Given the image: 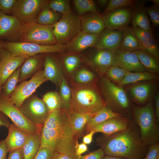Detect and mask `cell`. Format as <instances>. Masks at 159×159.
Segmentation results:
<instances>
[{"label": "cell", "mask_w": 159, "mask_h": 159, "mask_svg": "<svg viewBox=\"0 0 159 159\" xmlns=\"http://www.w3.org/2000/svg\"><path fill=\"white\" fill-rule=\"evenodd\" d=\"M1 56H0V62H1Z\"/></svg>", "instance_id": "obj_61"}, {"label": "cell", "mask_w": 159, "mask_h": 159, "mask_svg": "<svg viewBox=\"0 0 159 159\" xmlns=\"http://www.w3.org/2000/svg\"><path fill=\"white\" fill-rule=\"evenodd\" d=\"M53 26L54 35L57 44H59L69 43L81 32L80 16L72 11L62 14Z\"/></svg>", "instance_id": "obj_8"}, {"label": "cell", "mask_w": 159, "mask_h": 159, "mask_svg": "<svg viewBox=\"0 0 159 159\" xmlns=\"http://www.w3.org/2000/svg\"><path fill=\"white\" fill-rule=\"evenodd\" d=\"M80 17L81 31L83 32L99 36L106 28L101 14L88 12Z\"/></svg>", "instance_id": "obj_23"}, {"label": "cell", "mask_w": 159, "mask_h": 159, "mask_svg": "<svg viewBox=\"0 0 159 159\" xmlns=\"http://www.w3.org/2000/svg\"><path fill=\"white\" fill-rule=\"evenodd\" d=\"M59 87V91L58 94L61 102V108L69 111L70 109L72 93L71 88L64 77L63 78Z\"/></svg>", "instance_id": "obj_38"}, {"label": "cell", "mask_w": 159, "mask_h": 159, "mask_svg": "<svg viewBox=\"0 0 159 159\" xmlns=\"http://www.w3.org/2000/svg\"><path fill=\"white\" fill-rule=\"evenodd\" d=\"M60 60L64 72L72 76L80 67L82 62L80 54H72L60 53Z\"/></svg>", "instance_id": "obj_31"}, {"label": "cell", "mask_w": 159, "mask_h": 159, "mask_svg": "<svg viewBox=\"0 0 159 159\" xmlns=\"http://www.w3.org/2000/svg\"><path fill=\"white\" fill-rule=\"evenodd\" d=\"M19 109L27 119L39 125H43L50 113L42 99L36 95L26 99Z\"/></svg>", "instance_id": "obj_13"}, {"label": "cell", "mask_w": 159, "mask_h": 159, "mask_svg": "<svg viewBox=\"0 0 159 159\" xmlns=\"http://www.w3.org/2000/svg\"><path fill=\"white\" fill-rule=\"evenodd\" d=\"M42 100L46 105L50 112L61 107V102L58 93L50 91L45 94Z\"/></svg>", "instance_id": "obj_41"}, {"label": "cell", "mask_w": 159, "mask_h": 159, "mask_svg": "<svg viewBox=\"0 0 159 159\" xmlns=\"http://www.w3.org/2000/svg\"><path fill=\"white\" fill-rule=\"evenodd\" d=\"M128 72L121 67L112 65L108 69L105 76L113 83L118 85Z\"/></svg>", "instance_id": "obj_40"}, {"label": "cell", "mask_w": 159, "mask_h": 159, "mask_svg": "<svg viewBox=\"0 0 159 159\" xmlns=\"http://www.w3.org/2000/svg\"><path fill=\"white\" fill-rule=\"evenodd\" d=\"M62 15V14L50 9L48 4L42 8L36 18V21L41 24L53 25L59 21Z\"/></svg>", "instance_id": "obj_35"}, {"label": "cell", "mask_w": 159, "mask_h": 159, "mask_svg": "<svg viewBox=\"0 0 159 159\" xmlns=\"http://www.w3.org/2000/svg\"><path fill=\"white\" fill-rule=\"evenodd\" d=\"M53 25L39 24L36 21L23 23L19 32L17 41L50 46L57 44Z\"/></svg>", "instance_id": "obj_6"}, {"label": "cell", "mask_w": 159, "mask_h": 159, "mask_svg": "<svg viewBox=\"0 0 159 159\" xmlns=\"http://www.w3.org/2000/svg\"><path fill=\"white\" fill-rule=\"evenodd\" d=\"M112 65L119 67L129 72L146 71L133 51L119 49L115 52Z\"/></svg>", "instance_id": "obj_18"}, {"label": "cell", "mask_w": 159, "mask_h": 159, "mask_svg": "<svg viewBox=\"0 0 159 159\" xmlns=\"http://www.w3.org/2000/svg\"><path fill=\"white\" fill-rule=\"evenodd\" d=\"M131 106L133 120L139 128L142 142L148 147L159 143V124L155 116L153 100L143 106L132 102Z\"/></svg>", "instance_id": "obj_5"}, {"label": "cell", "mask_w": 159, "mask_h": 159, "mask_svg": "<svg viewBox=\"0 0 159 159\" xmlns=\"http://www.w3.org/2000/svg\"><path fill=\"white\" fill-rule=\"evenodd\" d=\"M96 144L108 155L126 159H143L148 151L140 138L139 128L133 120L126 129L109 135L102 134Z\"/></svg>", "instance_id": "obj_2"}, {"label": "cell", "mask_w": 159, "mask_h": 159, "mask_svg": "<svg viewBox=\"0 0 159 159\" xmlns=\"http://www.w3.org/2000/svg\"><path fill=\"white\" fill-rule=\"evenodd\" d=\"M8 134L4 140L9 152L14 149L23 148L30 134L14 125L11 124L8 128Z\"/></svg>", "instance_id": "obj_26"}, {"label": "cell", "mask_w": 159, "mask_h": 159, "mask_svg": "<svg viewBox=\"0 0 159 159\" xmlns=\"http://www.w3.org/2000/svg\"><path fill=\"white\" fill-rule=\"evenodd\" d=\"M75 148L76 156L82 155V153L87 150V147L86 144L83 143L79 144L78 141L76 142Z\"/></svg>", "instance_id": "obj_52"}, {"label": "cell", "mask_w": 159, "mask_h": 159, "mask_svg": "<svg viewBox=\"0 0 159 159\" xmlns=\"http://www.w3.org/2000/svg\"><path fill=\"white\" fill-rule=\"evenodd\" d=\"M17 0H0V11L7 14H11Z\"/></svg>", "instance_id": "obj_46"}, {"label": "cell", "mask_w": 159, "mask_h": 159, "mask_svg": "<svg viewBox=\"0 0 159 159\" xmlns=\"http://www.w3.org/2000/svg\"><path fill=\"white\" fill-rule=\"evenodd\" d=\"M158 74L148 71L131 72H128L123 79L118 85L123 86L137 82L159 79Z\"/></svg>", "instance_id": "obj_32"}, {"label": "cell", "mask_w": 159, "mask_h": 159, "mask_svg": "<svg viewBox=\"0 0 159 159\" xmlns=\"http://www.w3.org/2000/svg\"><path fill=\"white\" fill-rule=\"evenodd\" d=\"M153 4L159 6V0H149Z\"/></svg>", "instance_id": "obj_58"}, {"label": "cell", "mask_w": 159, "mask_h": 159, "mask_svg": "<svg viewBox=\"0 0 159 159\" xmlns=\"http://www.w3.org/2000/svg\"><path fill=\"white\" fill-rule=\"evenodd\" d=\"M53 53L45 54L43 63V73L47 80L59 86L64 77V70L60 58Z\"/></svg>", "instance_id": "obj_19"}, {"label": "cell", "mask_w": 159, "mask_h": 159, "mask_svg": "<svg viewBox=\"0 0 159 159\" xmlns=\"http://www.w3.org/2000/svg\"><path fill=\"white\" fill-rule=\"evenodd\" d=\"M54 152L48 148L40 147L33 159H51Z\"/></svg>", "instance_id": "obj_47"}, {"label": "cell", "mask_w": 159, "mask_h": 159, "mask_svg": "<svg viewBox=\"0 0 159 159\" xmlns=\"http://www.w3.org/2000/svg\"><path fill=\"white\" fill-rule=\"evenodd\" d=\"M105 154L101 148L84 155L76 156L75 159H101Z\"/></svg>", "instance_id": "obj_45"}, {"label": "cell", "mask_w": 159, "mask_h": 159, "mask_svg": "<svg viewBox=\"0 0 159 159\" xmlns=\"http://www.w3.org/2000/svg\"><path fill=\"white\" fill-rule=\"evenodd\" d=\"M64 44L43 46L36 44L19 42H4V48L12 56L29 57L40 54L63 53Z\"/></svg>", "instance_id": "obj_9"}, {"label": "cell", "mask_w": 159, "mask_h": 159, "mask_svg": "<svg viewBox=\"0 0 159 159\" xmlns=\"http://www.w3.org/2000/svg\"><path fill=\"white\" fill-rule=\"evenodd\" d=\"M96 82L84 84L72 83L69 111L94 115L106 106Z\"/></svg>", "instance_id": "obj_3"}, {"label": "cell", "mask_w": 159, "mask_h": 159, "mask_svg": "<svg viewBox=\"0 0 159 159\" xmlns=\"http://www.w3.org/2000/svg\"><path fill=\"white\" fill-rule=\"evenodd\" d=\"M158 80L142 81L122 87L132 103L143 106L153 100L158 91Z\"/></svg>", "instance_id": "obj_10"}, {"label": "cell", "mask_w": 159, "mask_h": 159, "mask_svg": "<svg viewBox=\"0 0 159 159\" xmlns=\"http://www.w3.org/2000/svg\"><path fill=\"white\" fill-rule=\"evenodd\" d=\"M143 159H159V143L149 147Z\"/></svg>", "instance_id": "obj_48"}, {"label": "cell", "mask_w": 159, "mask_h": 159, "mask_svg": "<svg viewBox=\"0 0 159 159\" xmlns=\"http://www.w3.org/2000/svg\"><path fill=\"white\" fill-rule=\"evenodd\" d=\"M101 159H126L124 158L111 155H105Z\"/></svg>", "instance_id": "obj_57"}, {"label": "cell", "mask_w": 159, "mask_h": 159, "mask_svg": "<svg viewBox=\"0 0 159 159\" xmlns=\"http://www.w3.org/2000/svg\"><path fill=\"white\" fill-rule=\"evenodd\" d=\"M48 0H17L11 14L23 23L36 21L42 8L48 4Z\"/></svg>", "instance_id": "obj_14"}, {"label": "cell", "mask_w": 159, "mask_h": 159, "mask_svg": "<svg viewBox=\"0 0 159 159\" xmlns=\"http://www.w3.org/2000/svg\"><path fill=\"white\" fill-rule=\"evenodd\" d=\"M120 30L122 32V37L120 50L133 52L143 49L132 27L128 26Z\"/></svg>", "instance_id": "obj_28"}, {"label": "cell", "mask_w": 159, "mask_h": 159, "mask_svg": "<svg viewBox=\"0 0 159 159\" xmlns=\"http://www.w3.org/2000/svg\"><path fill=\"white\" fill-rule=\"evenodd\" d=\"M76 157L74 154L54 151L51 159H75Z\"/></svg>", "instance_id": "obj_50"}, {"label": "cell", "mask_w": 159, "mask_h": 159, "mask_svg": "<svg viewBox=\"0 0 159 159\" xmlns=\"http://www.w3.org/2000/svg\"><path fill=\"white\" fill-rule=\"evenodd\" d=\"M40 147L54 151L76 154L78 139L69 123L68 111L60 108L50 112L40 132Z\"/></svg>", "instance_id": "obj_1"}, {"label": "cell", "mask_w": 159, "mask_h": 159, "mask_svg": "<svg viewBox=\"0 0 159 159\" xmlns=\"http://www.w3.org/2000/svg\"><path fill=\"white\" fill-rule=\"evenodd\" d=\"M132 28L138 37L143 48L159 59L158 46L153 32L146 31L136 27Z\"/></svg>", "instance_id": "obj_27"}, {"label": "cell", "mask_w": 159, "mask_h": 159, "mask_svg": "<svg viewBox=\"0 0 159 159\" xmlns=\"http://www.w3.org/2000/svg\"><path fill=\"white\" fill-rule=\"evenodd\" d=\"M122 116L113 112L106 106L98 111L88 122L85 131L88 133L95 126L112 117Z\"/></svg>", "instance_id": "obj_34"}, {"label": "cell", "mask_w": 159, "mask_h": 159, "mask_svg": "<svg viewBox=\"0 0 159 159\" xmlns=\"http://www.w3.org/2000/svg\"><path fill=\"white\" fill-rule=\"evenodd\" d=\"M87 49L85 53L80 54L82 62L99 77L105 76L112 65L115 52L94 47Z\"/></svg>", "instance_id": "obj_7"}, {"label": "cell", "mask_w": 159, "mask_h": 159, "mask_svg": "<svg viewBox=\"0 0 159 159\" xmlns=\"http://www.w3.org/2000/svg\"><path fill=\"white\" fill-rule=\"evenodd\" d=\"M133 52L147 71L159 74V59L144 49Z\"/></svg>", "instance_id": "obj_30"}, {"label": "cell", "mask_w": 159, "mask_h": 159, "mask_svg": "<svg viewBox=\"0 0 159 159\" xmlns=\"http://www.w3.org/2000/svg\"><path fill=\"white\" fill-rule=\"evenodd\" d=\"M0 111L11 119L13 124L29 134L41 131L42 125H37L27 119L11 101L0 94Z\"/></svg>", "instance_id": "obj_11"}, {"label": "cell", "mask_w": 159, "mask_h": 159, "mask_svg": "<svg viewBox=\"0 0 159 159\" xmlns=\"http://www.w3.org/2000/svg\"><path fill=\"white\" fill-rule=\"evenodd\" d=\"M8 152V148L4 140H0V159H7Z\"/></svg>", "instance_id": "obj_51"}, {"label": "cell", "mask_w": 159, "mask_h": 159, "mask_svg": "<svg viewBox=\"0 0 159 159\" xmlns=\"http://www.w3.org/2000/svg\"><path fill=\"white\" fill-rule=\"evenodd\" d=\"M97 75L91 70L84 67L79 68L72 75V83L84 84L96 82Z\"/></svg>", "instance_id": "obj_36"}, {"label": "cell", "mask_w": 159, "mask_h": 159, "mask_svg": "<svg viewBox=\"0 0 159 159\" xmlns=\"http://www.w3.org/2000/svg\"><path fill=\"white\" fill-rule=\"evenodd\" d=\"M154 100V110L157 122L159 123V92H158L155 96Z\"/></svg>", "instance_id": "obj_53"}, {"label": "cell", "mask_w": 159, "mask_h": 159, "mask_svg": "<svg viewBox=\"0 0 159 159\" xmlns=\"http://www.w3.org/2000/svg\"><path fill=\"white\" fill-rule=\"evenodd\" d=\"M122 37L120 30L105 28L99 35L94 47L117 51L120 49Z\"/></svg>", "instance_id": "obj_21"}, {"label": "cell", "mask_w": 159, "mask_h": 159, "mask_svg": "<svg viewBox=\"0 0 159 159\" xmlns=\"http://www.w3.org/2000/svg\"><path fill=\"white\" fill-rule=\"evenodd\" d=\"M0 84L3 86L9 77L29 57L13 56L4 48L0 50Z\"/></svg>", "instance_id": "obj_16"}, {"label": "cell", "mask_w": 159, "mask_h": 159, "mask_svg": "<svg viewBox=\"0 0 159 159\" xmlns=\"http://www.w3.org/2000/svg\"><path fill=\"white\" fill-rule=\"evenodd\" d=\"M47 81L43 70H40L30 80L24 81L16 86L9 98L19 108L26 99L32 95L41 85Z\"/></svg>", "instance_id": "obj_12"}, {"label": "cell", "mask_w": 159, "mask_h": 159, "mask_svg": "<svg viewBox=\"0 0 159 159\" xmlns=\"http://www.w3.org/2000/svg\"><path fill=\"white\" fill-rule=\"evenodd\" d=\"M46 54H40L27 59L21 66L19 82L32 77L40 70Z\"/></svg>", "instance_id": "obj_25"}, {"label": "cell", "mask_w": 159, "mask_h": 159, "mask_svg": "<svg viewBox=\"0 0 159 159\" xmlns=\"http://www.w3.org/2000/svg\"><path fill=\"white\" fill-rule=\"evenodd\" d=\"M146 11L150 17L152 25L155 27L159 25V6L153 4L146 7Z\"/></svg>", "instance_id": "obj_44"}, {"label": "cell", "mask_w": 159, "mask_h": 159, "mask_svg": "<svg viewBox=\"0 0 159 159\" xmlns=\"http://www.w3.org/2000/svg\"><path fill=\"white\" fill-rule=\"evenodd\" d=\"M7 159H24L23 148L16 149L9 151Z\"/></svg>", "instance_id": "obj_49"}, {"label": "cell", "mask_w": 159, "mask_h": 159, "mask_svg": "<svg viewBox=\"0 0 159 159\" xmlns=\"http://www.w3.org/2000/svg\"><path fill=\"white\" fill-rule=\"evenodd\" d=\"M4 42L0 40V50L4 48Z\"/></svg>", "instance_id": "obj_59"}, {"label": "cell", "mask_w": 159, "mask_h": 159, "mask_svg": "<svg viewBox=\"0 0 159 159\" xmlns=\"http://www.w3.org/2000/svg\"><path fill=\"white\" fill-rule=\"evenodd\" d=\"M99 36L81 31L70 42L64 44L63 53L80 54L87 49L94 47L98 39Z\"/></svg>", "instance_id": "obj_20"}, {"label": "cell", "mask_w": 159, "mask_h": 159, "mask_svg": "<svg viewBox=\"0 0 159 159\" xmlns=\"http://www.w3.org/2000/svg\"><path fill=\"white\" fill-rule=\"evenodd\" d=\"M21 66L9 77L3 86L1 93L4 96L9 98L15 90L19 82Z\"/></svg>", "instance_id": "obj_39"}, {"label": "cell", "mask_w": 159, "mask_h": 159, "mask_svg": "<svg viewBox=\"0 0 159 159\" xmlns=\"http://www.w3.org/2000/svg\"><path fill=\"white\" fill-rule=\"evenodd\" d=\"M95 133L94 131L91 130L87 134L84 136L82 139L83 143L86 144H90L92 142V137Z\"/></svg>", "instance_id": "obj_55"}, {"label": "cell", "mask_w": 159, "mask_h": 159, "mask_svg": "<svg viewBox=\"0 0 159 159\" xmlns=\"http://www.w3.org/2000/svg\"><path fill=\"white\" fill-rule=\"evenodd\" d=\"M73 2L76 14L80 16L88 12L101 14L95 0H74Z\"/></svg>", "instance_id": "obj_37"}, {"label": "cell", "mask_w": 159, "mask_h": 159, "mask_svg": "<svg viewBox=\"0 0 159 159\" xmlns=\"http://www.w3.org/2000/svg\"><path fill=\"white\" fill-rule=\"evenodd\" d=\"M132 120L122 116L114 117L95 126L91 130L95 133L100 132L105 135H111L126 129Z\"/></svg>", "instance_id": "obj_22"}, {"label": "cell", "mask_w": 159, "mask_h": 159, "mask_svg": "<svg viewBox=\"0 0 159 159\" xmlns=\"http://www.w3.org/2000/svg\"><path fill=\"white\" fill-rule=\"evenodd\" d=\"M132 9L122 7L112 10L102 15L106 28L121 30L131 22Z\"/></svg>", "instance_id": "obj_15"}, {"label": "cell", "mask_w": 159, "mask_h": 159, "mask_svg": "<svg viewBox=\"0 0 159 159\" xmlns=\"http://www.w3.org/2000/svg\"></svg>", "instance_id": "obj_62"}, {"label": "cell", "mask_w": 159, "mask_h": 159, "mask_svg": "<svg viewBox=\"0 0 159 159\" xmlns=\"http://www.w3.org/2000/svg\"><path fill=\"white\" fill-rule=\"evenodd\" d=\"M22 24L16 17L6 14L0 11V40L17 42Z\"/></svg>", "instance_id": "obj_17"}, {"label": "cell", "mask_w": 159, "mask_h": 159, "mask_svg": "<svg viewBox=\"0 0 159 159\" xmlns=\"http://www.w3.org/2000/svg\"><path fill=\"white\" fill-rule=\"evenodd\" d=\"M48 6L54 11L62 14H68L72 11L69 0H49Z\"/></svg>", "instance_id": "obj_42"}, {"label": "cell", "mask_w": 159, "mask_h": 159, "mask_svg": "<svg viewBox=\"0 0 159 159\" xmlns=\"http://www.w3.org/2000/svg\"><path fill=\"white\" fill-rule=\"evenodd\" d=\"M136 1L135 0H110L102 15L118 8L127 7L133 9L135 6Z\"/></svg>", "instance_id": "obj_43"}, {"label": "cell", "mask_w": 159, "mask_h": 159, "mask_svg": "<svg viewBox=\"0 0 159 159\" xmlns=\"http://www.w3.org/2000/svg\"><path fill=\"white\" fill-rule=\"evenodd\" d=\"M41 131L30 134L23 147L24 159H33L41 145Z\"/></svg>", "instance_id": "obj_33"}, {"label": "cell", "mask_w": 159, "mask_h": 159, "mask_svg": "<svg viewBox=\"0 0 159 159\" xmlns=\"http://www.w3.org/2000/svg\"><path fill=\"white\" fill-rule=\"evenodd\" d=\"M106 106L113 112L132 120V102L123 88L114 84L105 76L96 82Z\"/></svg>", "instance_id": "obj_4"}, {"label": "cell", "mask_w": 159, "mask_h": 159, "mask_svg": "<svg viewBox=\"0 0 159 159\" xmlns=\"http://www.w3.org/2000/svg\"><path fill=\"white\" fill-rule=\"evenodd\" d=\"M10 124L8 117L0 111V127L5 126L8 129Z\"/></svg>", "instance_id": "obj_54"}, {"label": "cell", "mask_w": 159, "mask_h": 159, "mask_svg": "<svg viewBox=\"0 0 159 159\" xmlns=\"http://www.w3.org/2000/svg\"><path fill=\"white\" fill-rule=\"evenodd\" d=\"M94 115L80 113L71 111H68L69 123L78 139L80 138L82 136L86 124Z\"/></svg>", "instance_id": "obj_29"}, {"label": "cell", "mask_w": 159, "mask_h": 159, "mask_svg": "<svg viewBox=\"0 0 159 159\" xmlns=\"http://www.w3.org/2000/svg\"><path fill=\"white\" fill-rule=\"evenodd\" d=\"M2 87H3V86L1 85L0 84V93L2 91Z\"/></svg>", "instance_id": "obj_60"}, {"label": "cell", "mask_w": 159, "mask_h": 159, "mask_svg": "<svg viewBox=\"0 0 159 159\" xmlns=\"http://www.w3.org/2000/svg\"><path fill=\"white\" fill-rule=\"evenodd\" d=\"M109 1V0H97L96 1V2L97 6H99L102 9H104L105 10L108 4Z\"/></svg>", "instance_id": "obj_56"}, {"label": "cell", "mask_w": 159, "mask_h": 159, "mask_svg": "<svg viewBox=\"0 0 159 159\" xmlns=\"http://www.w3.org/2000/svg\"><path fill=\"white\" fill-rule=\"evenodd\" d=\"M146 0H137L132 9L131 23L132 27H136L153 32L150 21L146 11Z\"/></svg>", "instance_id": "obj_24"}]
</instances>
